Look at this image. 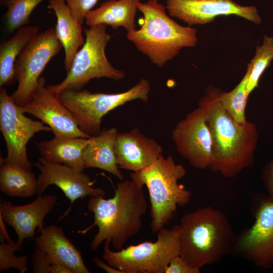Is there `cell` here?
<instances>
[{
	"instance_id": "cell-22",
	"label": "cell",
	"mask_w": 273,
	"mask_h": 273,
	"mask_svg": "<svg viewBox=\"0 0 273 273\" xmlns=\"http://www.w3.org/2000/svg\"><path fill=\"white\" fill-rule=\"evenodd\" d=\"M89 139L54 136L50 140L40 141L37 148L44 159L83 171V153Z\"/></svg>"
},
{
	"instance_id": "cell-8",
	"label": "cell",
	"mask_w": 273,
	"mask_h": 273,
	"mask_svg": "<svg viewBox=\"0 0 273 273\" xmlns=\"http://www.w3.org/2000/svg\"><path fill=\"white\" fill-rule=\"evenodd\" d=\"M83 31L85 41L77 52L66 77L59 83L46 86L55 95L66 90H80L94 78L119 80L125 76V73L114 68L106 56L105 48L110 39L106 25H95Z\"/></svg>"
},
{
	"instance_id": "cell-10",
	"label": "cell",
	"mask_w": 273,
	"mask_h": 273,
	"mask_svg": "<svg viewBox=\"0 0 273 273\" xmlns=\"http://www.w3.org/2000/svg\"><path fill=\"white\" fill-rule=\"evenodd\" d=\"M0 130L5 139L7 156L1 158V164L8 163L31 170L32 164L28 159L27 145L34 134L49 131L50 127L39 121L26 117L13 100L6 89L0 90Z\"/></svg>"
},
{
	"instance_id": "cell-28",
	"label": "cell",
	"mask_w": 273,
	"mask_h": 273,
	"mask_svg": "<svg viewBox=\"0 0 273 273\" xmlns=\"http://www.w3.org/2000/svg\"><path fill=\"white\" fill-rule=\"evenodd\" d=\"M4 222L1 220L0 271L13 268L21 273H25L28 270V256L15 255V252L21 249L17 243H14L9 237Z\"/></svg>"
},
{
	"instance_id": "cell-9",
	"label": "cell",
	"mask_w": 273,
	"mask_h": 273,
	"mask_svg": "<svg viewBox=\"0 0 273 273\" xmlns=\"http://www.w3.org/2000/svg\"><path fill=\"white\" fill-rule=\"evenodd\" d=\"M62 48L53 27L38 33L26 44L15 64L18 84L11 97L17 105L23 106L33 99L40 74Z\"/></svg>"
},
{
	"instance_id": "cell-33",
	"label": "cell",
	"mask_w": 273,
	"mask_h": 273,
	"mask_svg": "<svg viewBox=\"0 0 273 273\" xmlns=\"http://www.w3.org/2000/svg\"><path fill=\"white\" fill-rule=\"evenodd\" d=\"M93 262L97 266L105 270L108 273H123L120 270L111 266L107 263L104 262L98 257H95L94 258Z\"/></svg>"
},
{
	"instance_id": "cell-20",
	"label": "cell",
	"mask_w": 273,
	"mask_h": 273,
	"mask_svg": "<svg viewBox=\"0 0 273 273\" xmlns=\"http://www.w3.org/2000/svg\"><path fill=\"white\" fill-rule=\"evenodd\" d=\"M118 132L111 127L100 134L91 136L83 153L85 169L99 168L113 174L121 180L124 176L119 170L115 151V144Z\"/></svg>"
},
{
	"instance_id": "cell-11",
	"label": "cell",
	"mask_w": 273,
	"mask_h": 273,
	"mask_svg": "<svg viewBox=\"0 0 273 273\" xmlns=\"http://www.w3.org/2000/svg\"><path fill=\"white\" fill-rule=\"evenodd\" d=\"M255 211V221L236 237L234 249L258 267L273 266V200L260 197Z\"/></svg>"
},
{
	"instance_id": "cell-34",
	"label": "cell",
	"mask_w": 273,
	"mask_h": 273,
	"mask_svg": "<svg viewBox=\"0 0 273 273\" xmlns=\"http://www.w3.org/2000/svg\"><path fill=\"white\" fill-rule=\"evenodd\" d=\"M154 1H156V2H158V1H159V0H154Z\"/></svg>"
},
{
	"instance_id": "cell-6",
	"label": "cell",
	"mask_w": 273,
	"mask_h": 273,
	"mask_svg": "<svg viewBox=\"0 0 273 273\" xmlns=\"http://www.w3.org/2000/svg\"><path fill=\"white\" fill-rule=\"evenodd\" d=\"M104 242L103 259L123 273H165L170 261L179 255V225L157 232L155 242L145 241L116 251Z\"/></svg>"
},
{
	"instance_id": "cell-2",
	"label": "cell",
	"mask_w": 273,
	"mask_h": 273,
	"mask_svg": "<svg viewBox=\"0 0 273 273\" xmlns=\"http://www.w3.org/2000/svg\"><path fill=\"white\" fill-rule=\"evenodd\" d=\"M114 196H91L87 208L94 214L93 223L78 233L85 234L94 226L98 231L90 244L93 252L103 242L108 241L116 250L141 230L142 217L147 210V203L143 187L135 181L121 180L117 184Z\"/></svg>"
},
{
	"instance_id": "cell-13",
	"label": "cell",
	"mask_w": 273,
	"mask_h": 273,
	"mask_svg": "<svg viewBox=\"0 0 273 273\" xmlns=\"http://www.w3.org/2000/svg\"><path fill=\"white\" fill-rule=\"evenodd\" d=\"M169 14L188 24H205L217 16L236 15L258 24L261 22L254 6H241L233 0H167Z\"/></svg>"
},
{
	"instance_id": "cell-3",
	"label": "cell",
	"mask_w": 273,
	"mask_h": 273,
	"mask_svg": "<svg viewBox=\"0 0 273 273\" xmlns=\"http://www.w3.org/2000/svg\"><path fill=\"white\" fill-rule=\"evenodd\" d=\"M179 225V256L192 267L219 261L234 250L236 236L226 215L210 206L184 215Z\"/></svg>"
},
{
	"instance_id": "cell-5",
	"label": "cell",
	"mask_w": 273,
	"mask_h": 273,
	"mask_svg": "<svg viewBox=\"0 0 273 273\" xmlns=\"http://www.w3.org/2000/svg\"><path fill=\"white\" fill-rule=\"evenodd\" d=\"M186 172L184 166L176 164L172 156L162 155L149 166L130 174L131 179L148 190L153 233L164 228L173 218L177 206L190 202L191 192L178 183Z\"/></svg>"
},
{
	"instance_id": "cell-7",
	"label": "cell",
	"mask_w": 273,
	"mask_h": 273,
	"mask_svg": "<svg viewBox=\"0 0 273 273\" xmlns=\"http://www.w3.org/2000/svg\"><path fill=\"white\" fill-rule=\"evenodd\" d=\"M150 84L142 79L128 90L115 94L92 93L86 89L64 90L57 96L73 115L80 129L90 136L100 134L104 115L127 102L149 100Z\"/></svg>"
},
{
	"instance_id": "cell-23",
	"label": "cell",
	"mask_w": 273,
	"mask_h": 273,
	"mask_svg": "<svg viewBox=\"0 0 273 273\" xmlns=\"http://www.w3.org/2000/svg\"><path fill=\"white\" fill-rule=\"evenodd\" d=\"M39 31L37 26L25 25L18 28L10 38L1 43V87L12 85L16 81V61L26 44Z\"/></svg>"
},
{
	"instance_id": "cell-24",
	"label": "cell",
	"mask_w": 273,
	"mask_h": 273,
	"mask_svg": "<svg viewBox=\"0 0 273 273\" xmlns=\"http://www.w3.org/2000/svg\"><path fill=\"white\" fill-rule=\"evenodd\" d=\"M0 189L9 196L29 197L37 192V179L31 170L15 164H1Z\"/></svg>"
},
{
	"instance_id": "cell-30",
	"label": "cell",
	"mask_w": 273,
	"mask_h": 273,
	"mask_svg": "<svg viewBox=\"0 0 273 273\" xmlns=\"http://www.w3.org/2000/svg\"><path fill=\"white\" fill-rule=\"evenodd\" d=\"M73 16L83 24L86 15L92 10L98 0H65Z\"/></svg>"
},
{
	"instance_id": "cell-19",
	"label": "cell",
	"mask_w": 273,
	"mask_h": 273,
	"mask_svg": "<svg viewBox=\"0 0 273 273\" xmlns=\"http://www.w3.org/2000/svg\"><path fill=\"white\" fill-rule=\"evenodd\" d=\"M48 8L53 10L57 17L56 34L64 50V66L67 72L77 52L85 41L82 24L73 16L65 0H49Z\"/></svg>"
},
{
	"instance_id": "cell-15",
	"label": "cell",
	"mask_w": 273,
	"mask_h": 273,
	"mask_svg": "<svg viewBox=\"0 0 273 273\" xmlns=\"http://www.w3.org/2000/svg\"><path fill=\"white\" fill-rule=\"evenodd\" d=\"M46 79L40 77L33 99L21 107L24 113L38 118L49 126L54 136L83 138L91 136L83 132L70 111L45 86Z\"/></svg>"
},
{
	"instance_id": "cell-32",
	"label": "cell",
	"mask_w": 273,
	"mask_h": 273,
	"mask_svg": "<svg viewBox=\"0 0 273 273\" xmlns=\"http://www.w3.org/2000/svg\"><path fill=\"white\" fill-rule=\"evenodd\" d=\"M261 178L268 196L273 200V158L263 167Z\"/></svg>"
},
{
	"instance_id": "cell-31",
	"label": "cell",
	"mask_w": 273,
	"mask_h": 273,
	"mask_svg": "<svg viewBox=\"0 0 273 273\" xmlns=\"http://www.w3.org/2000/svg\"><path fill=\"white\" fill-rule=\"evenodd\" d=\"M200 269L191 266L179 255L173 258L166 267L165 273H199Z\"/></svg>"
},
{
	"instance_id": "cell-12",
	"label": "cell",
	"mask_w": 273,
	"mask_h": 273,
	"mask_svg": "<svg viewBox=\"0 0 273 273\" xmlns=\"http://www.w3.org/2000/svg\"><path fill=\"white\" fill-rule=\"evenodd\" d=\"M172 139L177 151L191 165L202 170L209 168L213 160L212 140L203 108L198 107L179 120Z\"/></svg>"
},
{
	"instance_id": "cell-4",
	"label": "cell",
	"mask_w": 273,
	"mask_h": 273,
	"mask_svg": "<svg viewBox=\"0 0 273 273\" xmlns=\"http://www.w3.org/2000/svg\"><path fill=\"white\" fill-rule=\"evenodd\" d=\"M138 7L143 15L142 26L128 32L127 38L153 64L162 67L181 49L196 46V29L177 23L167 15L166 7L149 0Z\"/></svg>"
},
{
	"instance_id": "cell-1",
	"label": "cell",
	"mask_w": 273,
	"mask_h": 273,
	"mask_svg": "<svg viewBox=\"0 0 273 273\" xmlns=\"http://www.w3.org/2000/svg\"><path fill=\"white\" fill-rule=\"evenodd\" d=\"M219 89L207 86L198 107L205 111L211 136L213 160L209 168L233 178L253 165L259 134L254 123L239 124L232 118L219 101Z\"/></svg>"
},
{
	"instance_id": "cell-27",
	"label": "cell",
	"mask_w": 273,
	"mask_h": 273,
	"mask_svg": "<svg viewBox=\"0 0 273 273\" xmlns=\"http://www.w3.org/2000/svg\"><path fill=\"white\" fill-rule=\"evenodd\" d=\"M273 60V37L264 35L261 46L256 47L255 56L248 67L250 73L247 85L248 96L258 86L260 78Z\"/></svg>"
},
{
	"instance_id": "cell-14",
	"label": "cell",
	"mask_w": 273,
	"mask_h": 273,
	"mask_svg": "<svg viewBox=\"0 0 273 273\" xmlns=\"http://www.w3.org/2000/svg\"><path fill=\"white\" fill-rule=\"evenodd\" d=\"M40 171L37 178L36 193L40 195L50 185L60 188L70 200L71 206L64 216L70 211L73 203L78 199L86 196H104L105 191L100 188H94V181L90 176L80 170L61 163L48 161L42 157L34 163Z\"/></svg>"
},
{
	"instance_id": "cell-16",
	"label": "cell",
	"mask_w": 273,
	"mask_h": 273,
	"mask_svg": "<svg viewBox=\"0 0 273 273\" xmlns=\"http://www.w3.org/2000/svg\"><path fill=\"white\" fill-rule=\"evenodd\" d=\"M57 200L54 195L40 194L32 202L24 205H14L6 201L0 204V217L15 230L18 237L16 243L21 250L25 239H33L36 229L39 232L43 228V220Z\"/></svg>"
},
{
	"instance_id": "cell-21",
	"label": "cell",
	"mask_w": 273,
	"mask_h": 273,
	"mask_svg": "<svg viewBox=\"0 0 273 273\" xmlns=\"http://www.w3.org/2000/svg\"><path fill=\"white\" fill-rule=\"evenodd\" d=\"M140 0H109L97 9L91 10L85 19L92 27L99 24L110 25L113 29L122 27L128 32L135 29V17Z\"/></svg>"
},
{
	"instance_id": "cell-25",
	"label": "cell",
	"mask_w": 273,
	"mask_h": 273,
	"mask_svg": "<svg viewBox=\"0 0 273 273\" xmlns=\"http://www.w3.org/2000/svg\"><path fill=\"white\" fill-rule=\"evenodd\" d=\"M250 73L248 67L247 71L239 84L232 90L224 92L219 89V101L232 118L239 124H244L247 121L245 109L249 97L247 93V85Z\"/></svg>"
},
{
	"instance_id": "cell-18",
	"label": "cell",
	"mask_w": 273,
	"mask_h": 273,
	"mask_svg": "<svg viewBox=\"0 0 273 273\" xmlns=\"http://www.w3.org/2000/svg\"><path fill=\"white\" fill-rule=\"evenodd\" d=\"M34 238L36 246L47 252L57 263L72 273H89L80 252L67 238L62 227L56 225L43 228Z\"/></svg>"
},
{
	"instance_id": "cell-29",
	"label": "cell",
	"mask_w": 273,
	"mask_h": 273,
	"mask_svg": "<svg viewBox=\"0 0 273 273\" xmlns=\"http://www.w3.org/2000/svg\"><path fill=\"white\" fill-rule=\"evenodd\" d=\"M32 264L34 273H72L67 267L57 263L47 252L37 246L33 248Z\"/></svg>"
},
{
	"instance_id": "cell-26",
	"label": "cell",
	"mask_w": 273,
	"mask_h": 273,
	"mask_svg": "<svg viewBox=\"0 0 273 273\" xmlns=\"http://www.w3.org/2000/svg\"><path fill=\"white\" fill-rule=\"evenodd\" d=\"M44 0H1L7 7L4 14L5 29L9 33L30 23V16L35 7Z\"/></svg>"
},
{
	"instance_id": "cell-17",
	"label": "cell",
	"mask_w": 273,
	"mask_h": 273,
	"mask_svg": "<svg viewBox=\"0 0 273 273\" xmlns=\"http://www.w3.org/2000/svg\"><path fill=\"white\" fill-rule=\"evenodd\" d=\"M115 151L119 168L138 172L154 162L162 155L161 146L134 128L127 132H118Z\"/></svg>"
}]
</instances>
